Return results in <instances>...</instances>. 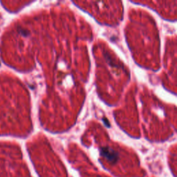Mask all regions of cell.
Masks as SVG:
<instances>
[{"mask_svg":"<svg viewBox=\"0 0 177 177\" xmlns=\"http://www.w3.org/2000/svg\"><path fill=\"white\" fill-rule=\"evenodd\" d=\"M100 153L111 162H115L118 160V153L109 147L101 148Z\"/></svg>","mask_w":177,"mask_h":177,"instance_id":"1","label":"cell"}]
</instances>
